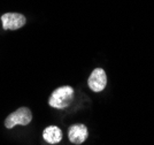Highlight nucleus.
I'll list each match as a JSON object with an SVG mask.
<instances>
[{"label":"nucleus","mask_w":154,"mask_h":145,"mask_svg":"<svg viewBox=\"0 0 154 145\" xmlns=\"http://www.w3.org/2000/svg\"><path fill=\"white\" fill-rule=\"evenodd\" d=\"M1 22L5 30H17L26 24V19L20 13H6L1 16Z\"/></svg>","instance_id":"nucleus-3"},{"label":"nucleus","mask_w":154,"mask_h":145,"mask_svg":"<svg viewBox=\"0 0 154 145\" xmlns=\"http://www.w3.org/2000/svg\"><path fill=\"white\" fill-rule=\"evenodd\" d=\"M32 120V113L28 107H20L15 112L9 114L5 120V127L8 129H12L16 125L26 126Z\"/></svg>","instance_id":"nucleus-2"},{"label":"nucleus","mask_w":154,"mask_h":145,"mask_svg":"<svg viewBox=\"0 0 154 145\" xmlns=\"http://www.w3.org/2000/svg\"><path fill=\"white\" fill-rule=\"evenodd\" d=\"M43 137L47 143L50 144H57L62 139V131L61 129L55 126H50L45 128L44 133H43Z\"/></svg>","instance_id":"nucleus-6"},{"label":"nucleus","mask_w":154,"mask_h":145,"mask_svg":"<svg viewBox=\"0 0 154 145\" xmlns=\"http://www.w3.org/2000/svg\"><path fill=\"white\" fill-rule=\"evenodd\" d=\"M74 98V89L68 85L60 87L52 92L51 97L48 99L50 106L54 108H66L70 105Z\"/></svg>","instance_id":"nucleus-1"},{"label":"nucleus","mask_w":154,"mask_h":145,"mask_svg":"<svg viewBox=\"0 0 154 145\" xmlns=\"http://www.w3.org/2000/svg\"><path fill=\"white\" fill-rule=\"evenodd\" d=\"M89 136V131L86 126H84L82 123L78 125H72L68 129V137L69 140L74 144H82L83 142L86 140Z\"/></svg>","instance_id":"nucleus-5"},{"label":"nucleus","mask_w":154,"mask_h":145,"mask_svg":"<svg viewBox=\"0 0 154 145\" xmlns=\"http://www.w3.org/2000/svg\"><path fill=\"white\" fill-rule=\"evenodd\" d=\"M88 84L92 91L94 92H100L106 88L107 84V75L103 68H96L91 73Z\"/></svg>","instance_id":"nucleus-4"}]
</instances>
